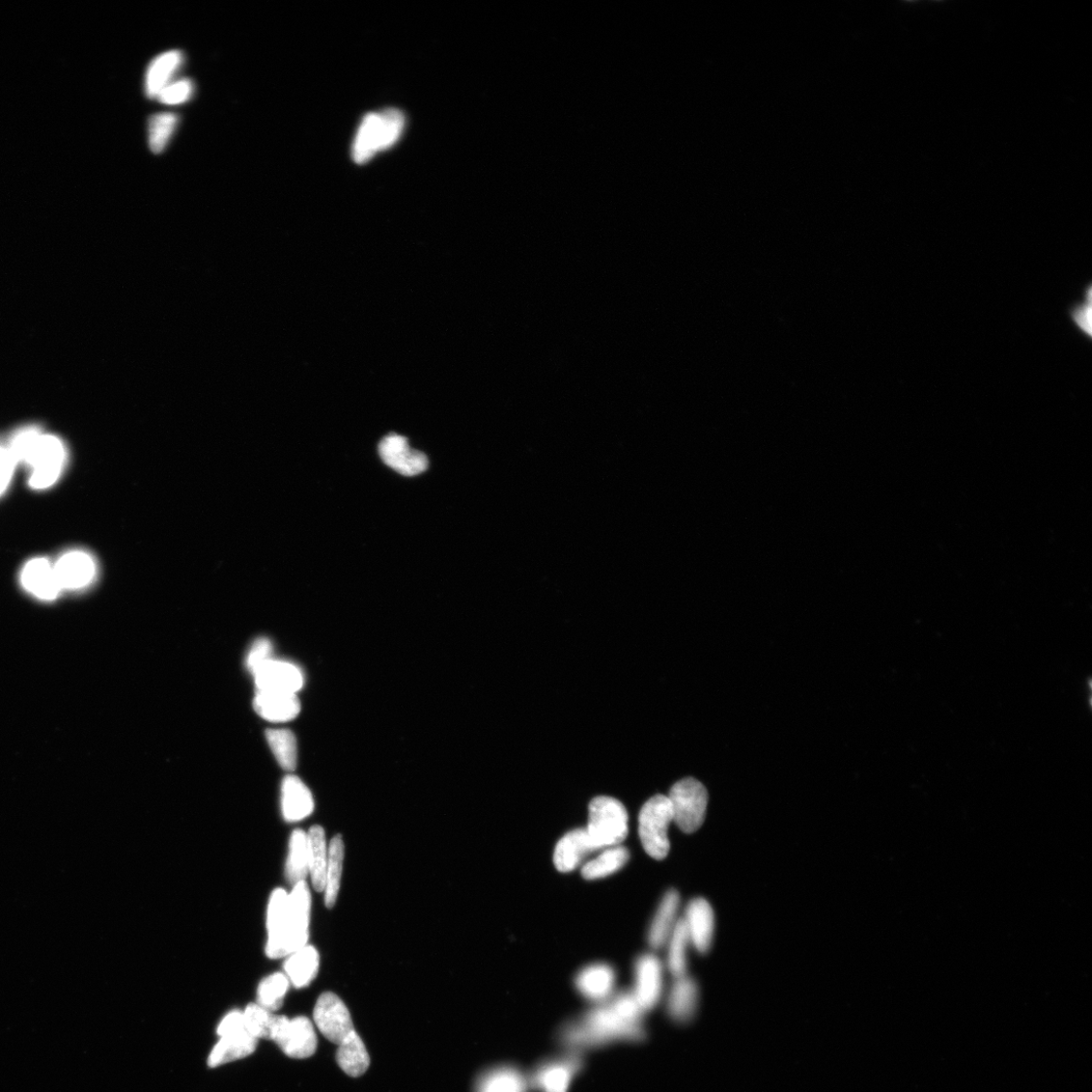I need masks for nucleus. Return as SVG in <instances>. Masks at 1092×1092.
Segmentation results:
<instances>
[{
    "mask_svg": "<svg viewBox=\"0 0 1092 1092\" xmlns=\"http://www.w3.org/2000/svg\"><path fill=\"white\" fill-rule=\"evenodd\" d=\"M643 1013L634 995L624 993L565 1025L558 1040L570 1051L580 1053L616 1042H640L647 1034Z\"/></svg>",
    "mask_w": 1092,
    "mask_h": 1092,
    "instance_id": "1",
    "label": "nucleus"
},
{
    "mask_svg": "<svg viewBox=\"0 0 1092 1092\" xmlns=\"http://www.w3.org/2000/svg\"><path fill=\"white\" fill-rule=\"evenodd\" d=\"M311 907V892L305 881L295 884L290 893L283 888L272 891L266 915L267 957H288L307 945Z\"/></svg>",
    "mask_w": 1092,
    "mask_h": 1092,
    "instance_id": "2",
    "label": "nucleus"
},
{
    "mask_svg": "<svg viewBox=\"0 0 1092 1092\" xmlns=\"http://www.w3.org/2000/svg\"><path fill=\"white\" fill-rule=\"evenodd\" d=\"M405 117L399 109L387 108L371 113L361 122L352 145L355 163L369 162L377 153L393 146L401 137Z\"/></svg>",
    "mask_w": 1092,
    "mask_h": 1092,
    "instance_id": "3",
    "label": "nucleus"
},
{
    "mask_svg": "<svg viewBox=\"0 0 1092 1092\" xmlns=\"http://www.w3.org/2000/svg\"><path fill=\"white\" fill-rule=\"evenodd\" d=\"M68 462L64 441L58 435L42 433L35 441L23 466L30 469L27 484L34 491H47L58 485Z\"/></svg>",
    "mask_w": 1092,
    "mask_h": 1092,
    "instance_id": "4",
    "label": "nucleus"
},
{
    "mask_svg": "<svg viewBox=\"0 0 1092 1092\" xmlns=\"http://www.w3.org/2000/svg\"><path fill=\"white\" fill-rule=\"evenodd\" d=\"M596 850L613 847L628 834V815L618 799L599 796L589 805V823L586 829Z\"/></svg>",
    "mask_w": 1092,
    "mask_h": 1092,
    "instance_id": "5",
    "label": "nucleus"
},
{
    "mask_svg": "<svg viewBox=\"0 0 1092 1092\" xmlns=\"http://www.w3.org/2000/svg\"><path fill=\"white\" fill-rule=\"evenodd\" d=\"M639 837L643 848L656 860H664L669 852L667 829L673 822V810L667 796L656 795L642 806L639 814Z\"/></svg>",
    "mask_w": 1092,
    "mask_h": 1092,
    "instance_id": "6",
    "label": "nucleus"
},
{
    "mask_svg": "<svg viewBox=\"0 0 1092 1092\" xmlns=\"http://www.w3.org/2000/svg\"><path fill=\"white\" fill-rule=\"evenodd\" d=\"M673 821L686 833L703 826L708 804V793L703 783L694 778L680 780L670 789L667 796Z\"/></svg>",
    "mask_w": 1092,
    "mask_h": 1092,
    "instance_id": "7",
    "label": "nucleus"
},
{
    "mask_svg": "<svg viewBox=\"0 0 1092 1092\" xmlns=\"http://www.w3.org/2000/svg\"><path fill=\"white\" fill-rule=\"evenodd\" d=\"M583 1064L582 1053L575 1051L543 1062L529 1076L530 1087L541 1092H568Z\"/></svg>",
    "mask_w": 1092,
    "mask_h": 1092,
    "instance_id": "8",
    "label": "nucleus"
},
{
    "mask_svg": "<svg viewBox=\"0 0 1092 1092\" xmlns=\"http://www.w3.org/2000/svg\"><path fill=\"white\" fill-rule=\"evenodd\" d=\"M62 591L88 589L97 580L99 566L96 557L88 550L71 549L54 562Z\"/></svg>",
    "mask_w": 1092,
    "mask_h": 1092,
    "instance_id": "9",
    "label": "nucleus"
},
{
    "mask_svg": "<svg viewBox=\"0 0 1092 1092\" xmlns=\"http://www.w3.org/2000/svg\"><path fill=\"white\" fill-rule=\"evenodd\" d=\"M273 1041L289 1057L304 1059L313 1056L318 1039L312 1022L305 1017L289 1019L281 1016Z\"/></svg>",
    "mask_w": 1092,
    "mask_h": 1092,
    "instance_id": "10",
    "label": "nucleus"
},
{
    "mask_svg": "<svg viewBox=\"0 0 1092 1092\" xmlns=\"http://www.w3.org/2000/svg\"><path fill=\"white\" fill-rule=\"evenodd\" d=\"M314 1021L324 1037L340 1045L354 1031L345 1003L335 993L325 992L317 1000Z\"/></svg>",
    "mask_w": 1092,
    "mask_h": 1092,
    "instance_id": "11",
    "label": "nucleus"
},
{
    "mask_svg": "<svg viewBox=\"0 0 1092 1092\" xmlns=\"http://www.w3.org/2000/svg\"><path fill=\"white\" fill-rule=\"evenodd\" d=\"M20 581L24 591L42 601L58 599L63 592L54 562L44 556L29 559L20 570Z\"/></svg>",
    "mask_w": 1092,
    "mask_h": 1092,
    "instance_id": "12",
    "label": "nucleus"
},
{
    "mask_svg": "<svg viewBox=\"0 0 1092 1092\" xmlns=\"http://www.w3.org/2000/svg\"><path fill=\"white\" fill-rule=\"evenodd\" d=\"M379 453L386 465L406 477H414L428 468L427 457L412 450L408 439L398 434L385 436L379 445Z\"/></svg>",
    "mask_w": 1092,
    "mask_h": 1092,
    "instance_id": "13",
    "label": "nucleus"
},
{
    "mask_svg": "<svg viewBox=\"0 0 1092 1092\" xmlns=\"http://www.w3.org/2000/svg\"><path fill=\"white\" fill-rule=\"evenodd\" d=\"M252 674L255 675L259 691L297 694L303 685L301 669L284 661L270 659Z\"/></svg>",
    "mask_w": 1092,
    "mask_h": 1092,
    "instance_id": "14",
    "label": "nucleus"
},
{
    "mask_svg": "<svg viewBox=\"0 0 1092 1092\" xmlns=\"http://www.w3.org/2000/svg\"><path fill=\"white\" fill-rule=\"evenodd\" d=\"M663 991V973L660 961L652 955L641 957L636 964V987L632 993L643 1012L658 1004Z\"/></svg>",
    "mask_w": 1092,
    "mask_h": 1092,
    "instance_id": "15",
    "label": "nucleus"
},
{
    "mask_svg": "<svg viewBox=\"0 0 1092 1092\" xmlns=\"http://www.w3.org/2000/svg\"><path fill=\"white\" fill-rule=\"evenodd\" d=\"M685 922L690 941L700 953L710 949L714 934V913L705 899L693 900L686 910Z\"/></svg>",
    "mask_w": 1092,
    "mask_h": 1092,
    "instance_id": "16",
    "label": "nucleus"
},
{
    "mask_svg": "<svg viewBox=\"0 0 1092 1092\" xmlns=\"http://www.w3.org/2000/svg\"><path fill=\"white\" fill-rule=\"evenodd\" d=\"M314 806V798L305 784L297 776H288L282 787L284 819L289 823L301 822L312 814Z\"/></svg>",
    "mask_w": 1092,
    "mask_h": 1092,
    "instance_id": "17",
    "label": "nucleus"
},
{
    "mask_svg": "<svg viewBox=\"0 0 1092 1092\" xmlns=\"http://www.w3.org/2000/svg\"><path fill=\"white\" fill-rule=\"evenodd\" d=\"M596 851L586 829L567 833L555 847L553 862L558 871L568 873L576 870L586 854Z\"/></svg>",
    "mask_w": 1092,
    "mask_h": 1092,
    "instance_id": "18",
    "label": "nucleus"
},
{
    "mask_svg": "<svg viewBox=\"0 0 1092 1092\" xmlns=\"http://www.w3.org/2000/svg\"><path fill=\"white\" fill-rule=\"evenodd\" d=\"M254 706L263 718L272 722L292 720L301 711L300 700L295 693L259 691Z\"/></svg>",
    "mask_w": 1092,
    "mask_h": 1092,
    "instance_id": "19",
    "label": "nucleus"
},
{
    "mask_svg": "<svg viewBox=\"0 0 1092 1092\" xmlns=\"http://www.w3.org/2000/svg\"><path fill=\"white\" fill-rule=\"evenodd\" d=\"M182 63L183 54L179 50L165 52L152 61L145 78V93L148 99H157L161 92L170 86Z\"/></svg>",
    "mask_w": 1092,
    "mask_h": 1092,
    "instance_id": "20",
    "label": "nucleus"
},
{
    "mask_svg": "<svg viewBox=\"0 0 1092 1092\" xmlns=\"http://www.w3.org/2000/svg\"><path fill=\"white\" fill-rule=\"evenodd\" d=\"M320 966V956L316 948L305 945L293 951L285 962V974L296 989L309 986L316 978Z\"/></svg>",
    "mask_w": 1092,
    "mask_h": 1092,
    "instance_id": "21",
    "label": "nucleus"
},
{
    "mask_svg": "<svg viewBox=\"0 0 1092 1092\" xmlns=\"http://www.w3.org/2000/svg\"><path fill=\"white\" fill-rule=\"evenodd\" d=\"M257 1048L258 1040L246 1031L225 1035V1037H221L212 1049L208 1058V1066L211 1069L225 1066V1064L250 1056L256 1052Z\"/></svg>",
    "mask_w": 1092,
    "mask_h": 1092,
    "instance_id": "22",
    "label": "nucleus"
},
{
    "mask_svg": "<svg viewBox=\"0 0 1092 1092\" xmlns=\"http://www.w3.org/2000/svg\"><path fill=\"white\" fill-rule=\"evenodd\" d=\"M336 1060L348 1076L359 1077L368 1072L371 1058L355 1030L339 1045Z\"/></svg>",
    "mask_w": 1092,
    "mask_h": 1092,
    "instance_id": "23",
    "label": "nucleus"
},
{
    "mask_svg": "<svg viewBox=\"0 0 1092 1092\" xmlns=\"http://www.w3.org/2000/svg\"><path fill=\"white\" fill-rule=\"evenodd\" d=\"M529 1076L512 1067H502L486 1072L475 1092H528Z\"/></svg>",
    "mask_w": 1092,
    "mask_h": 1092,
    "instance_id": "24",
    "label": "nucleus"
},
{
    "mask_svg": "<svg viewBox=\"0 0 1092 1092\" xmlns=\"http://www.w3.org/2000/svg\"><path fill=\"white\" fill-rule=\"evenodd\" d=\"M615 975L613 970L606 965H593L584 969L576 980V985L581 993L595 1001L608 998L613 991Z\"/></svg>",
    "mask_w": 1092,
    "mask_h": 1092,
    "instance_id": "25",
    "label": "nucleus"
},
{
    "mask_svg": "<svg viewBox=\"0 0 1092 1092\" xmlns=\"http://www.w3.org/2000/svg\"><path fill=\"white\" fill-rule=\"evenodd\" d=\"M697 1004L698 989L696 984L686 976L677 978L667 1001V1011L671 1019L679 1023L688 1022L694 1017Z\"/></svg>",
    "mask_w": 1092,
    "mask_h": 1092,
    "instance_id": "26",
    "label": "nucleus"
},
{
    "mask_svg": "<svg viewBox=\"0 0 1092 1092\" xmlns=\"http://www.w3.org/2000/svg\"><path fill=\"white\" fill-rule=\"evenodd\" d=\"M344 842L342 835L333 837L328 848V863L325 877V904L328 909L334 908L338 901L341 889L344 862Z\"/></svg>",
    "mask_w": 1092,
    "mask_h": 1092,
    "instance_id": "27",
    "label": "nucleus"
},
{
    "mask_svg": "<svg viewBox=\"0 0 1092 1092\" xmlns=\"http://www.w3.org/2000/svg\"><path fill=\"white\" fill-rule=\"evenodd\" d=\"M307 851H309V874L315 890L322 892L328 863L326 835L320 826H314L307 832Z\"/></svg>",
    "mask_w": 1092,
    "mask_h": 1092,
    "instance_id": "28",
    "label": "nucleus"
},
{
    "mask_svg": "<svg viewBox=\"0 0 1092 1092\" xmlns=\"http://www.w3.org/2000/svg\"><path fill=\"white\" fill-rule=\"evenodd\" d=\"M680 898L677 891L669 890L665 895L650 932V943L654 948H661L673 933Z\"/></svg>",
    "mask_w": 1092,
    "mask_h": 1092,
    "instance_id": "29",
    "label": "nucleus"
},
{
    "mask_svg": "<svg viewBox=\"0 0 1092 1092\" xmlns=\"http://www.w3.org/2000/svg\"><path fill=\"white\" fill-rule=\"evenodd\" d=\"M309 874V851H307V833L303 829L293 831L289 844V854L286 863V876L293 884L305 881Z\"/></svg>",
    "mask_w": 1092,
    "mask_h": 1092,
    "instance_id": "30",
    "label": "nucleus"
},
{
    "mask_svg": "<svg viewBox=\"0 0 1092 1092\" xmlns=\"http://www.w3.org/2000/svg\"><path fill=\"white\" fill-rule=\"evenodd\" d=\"M245 1031L257 1040L273 1041L281 1016L263 1009L259 1003H250L243 1012Z\"/></svg>",
    "mask_w": 1092,
    "mask_h": 1092,
    "instance_id": "31",
    "label": "nucleus"
},
{
    "mask_svg": "<svg viewBox=\"0 0 1092 1092\" xmlns=\"http://www.w3.org/2000/svg\"><path fill=\"white\" fill-rule=\"evenodd\" d=\"M628 859L629 853L626 848H611L597 859L586 863L583 867L582 875L586 880L604 878L622 870Z\"/></svg>",
    "mask_w": 1092,
    "mask_h": 1092,
    "instance_id": "32",
    "label": "nucleus"
},
{
    "mask_svg": "<svg viewBox=\"0 0 1092 1092\" xmlns=\"http://www.w3.org/2000/svg\"><path fill=\"white\" fill-rule=\"evenodd\" d=\"M290 985L285 973L276 972L268 975L260 984L258 1003L271 1013L281 1010Z\"/></svg>",
    "mask_w": 1092,
    "mask_h": 1092,
    "instance_id": "33",
    "label": "nucleus"
},
{
    "mask_svg": "<svg viewBox=\"0 0 1092 1092\" xmlns=\"http://www.w3.org/2000/svg\"><path fill=\"white\" fill-rule=\"evenodd\" d=\"M266 739L278 764L286 770H295L298 746L294 734L289 730H269Z\"/></svg>",
    "mask_w": 1092,
    "mask_h": 1092,
    "instance_id": "34",
    "label": "nucleus"
},
{
    "mask_svg": "<svg viewBox=\"0 0 1092 1092\" xmlns=\"http://www.w3.org/2000/svg\"><path fill=\"white\" fill-rule=\"evenodd\" d=\"M689 941L686 922L684 919H680L676 922L673 933H671L668 951V968L676 978L686 976V950Z\"/></svg>",
    "mask_w": 1092,
    "mask_h": 1092,
    "instance_id": "35",
    "label": "nucleus"
},
{
    "mask_svg": "<svg viewBox=\"0 0 1092 1092\" xmlns=\"http://www.w3.org/2000/svg\"><path fill=\"white\" fill-rule=\"evenodd\" d=\"M179 117L172 113L154 115L149 120V147L155 154L164 151L178 125Z\"/></svg>",
    "mask_w": 1092,
    "mask_h": 1092,
    "instance_id": "36",
    "label": "nucleus"
},
{
    "mask_svg": "<svg viewBox=\"0 0 1092 1092\" xmlns=\"http://www.w3.org/2000/svg\"><path fill=\"white\" fill-rule=\"evenodd\" d=\"M1070 318L1087 341L1092 339V287L1088 284L1078 302L1070 307Z\"/></svg>",
    "mask_w": 1092,
    "mask_h": 1092,
    "instance_id": "37",
    "label": "nucleus"
},
{
    "mask_svg": "<svg viewBox=\"0 0 1092 1092\" xmlns=\"http://www.w3.org/2000/svg\"><path fill=\"white\" fill-rule=\"evenodd\" d=\"M193 92V82L190 79L184 78L172 82L170 86L166 87L161 92L157 99L164 104L177 105L188 101Z\"/></svg>",
    "mask_w": 1092,
    "mask_h": 1092,
    "instance_id": "38",
    "label": "nucleus"
},
{
    "mask_svg": "<svg viewBox=\"0 0 1092 1092\" xmlns=\"http://www.w3.org/2000/svg\"><path fill=\"white\" fill-rule=\"evenodd\" d=\"M272 645L267 638L258 639L252 645L246 660V666L251 673L261 667L263 663L271 659Z\"/></svg>",
    "mask_w": 1092,
    "mask_h": 1092,
    "instance_id": "39",
    "label": "nucleus"
},
{
    "mask_svg": "<svg viewBox=\"0 0 1092 1092\" xmlns=\"http://www.w3.org/2000/svg\"><path fill=\"white\" fill-rule=\"evenodd\" d=\"M17 467L18 465L8 452L6 445L0 444V498L11 487Z\"/></svg>",
    "mask_w": 1092,
    "mask_h": 1092,
    "instance_id": "40",
    "label": "nucleus"
},
{
    "mask_svg": "<svg viewBox=\"0 0 1092 1092\" xmlns=\"http://www.w3.org/2000/svg\"><path fill=\"white\" fill-rule=\"evenodd\" d=\"M245 1031L243 1012L232 1011L222 1018L217 1028L220 1037L239 1033Z\"/></svg>",
    "mask_w": 1092,
    "mask_h": 1092,
    "instance_id": "41",
    "label": "nucleus"
}]
</instances>
